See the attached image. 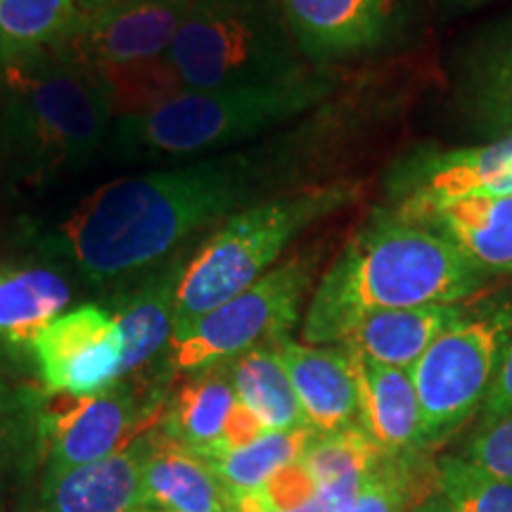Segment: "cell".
<instances>
[{
    "mask_svg": "<svg viewBox=\"0 0 512 512\" xmlns=\"http://www.w3.org/2000/svg\"><path fill=\"white\" fill-rule=\"evenodd\" d=\"M72 304V283L57 261H0V347L34 351V342Z\"/></svg>",
    "mask_w": 512,
    "mask_h": 512,
    "instance_id": "cell-17",
    "label": "cell"
},
{
    "mask_svg": "<svg viewBox=\"0 0 512 512\" xmlns=\"http://www.w3.org/2000/svg\"><path fill=\"white\" fill-rule=\"evenodd\" d=\"M294 145L292 138L268 140L117 178L27 240L91 285L114 290L238 211L285 192L280 188L297 166Z\"/></svg>",
    "mask_w": 512,
    "mask_h": 512,
    "instance_id": "cell-1",
    "label": "cell"
},
{
    "mask_svg": "<svg viewBox=\"0 0 512 512\" xmlns=\"http://www.w3.org/2000/svg\"><path fill=\"white\" fill-rule=\"evenodd\" d=\"M512 415V335L508 347L503 351L501 366H498L496 380L491 384V392L482 406V427L491 422Z\"/></svg>",
    "mask_w": 512,
    "mask_h": 512,
    "instance_id": "cell-32",
    "label": "cell"
},
{
    "mask_svg": "<svg viewBox=\"0 0 512 512\" xmlns=\"http://www.w3.org/2000/svg\"><path fill=\"white\" fill-rule=\"evenodd\" d=\"M79 15L74 0H0V60L57 46Z\"/></svg>",
    "mask_w": 512,
    "mask_h": 512,
    "instance_id": "cell-28",
    "label": "cell"
},
{
    "mask_svg": "<svg viewBox=\"0 0 512 512\" xmlns=\"http://www.w3.org/2000/svg\"><path fill=\"white\" fill-rule=\"evenodd\" d=\"M178 88H230L306 74L278 0H190L162 57Z\"/></svg>",
    "mask_w": 512,
    "mask_h": 512,
    "instance_id": "cell-6",
    "label": "cell"
},
{
    "mask_svg": "<svg viewBox=\"0 0 512 512\" xmlns=\"http://www.w3.org/2000/svg\"><path fill=\"white\" fill-rule=\"evenodd\" d=\"M437 491L451 512H512V479L453 456L439 460Z\"/></svg>",
    "mask_w": 512,
    "mask_h": 512,
    "instance_id": "cell-29",
    "label": "cell"
},
{
    "mask_svg": "<svg viewBox=\"0 0 512 512\" xmlns=\"http://www.w3.org/2000/svg\"><path fill=\"white\" fill-rule=\"evenodd\" d=\"M361 197V185L337 181L278 192L238 211L202 238L188 254L176 292V330L188 328L261 275L280 264V256L299 235Z\"/></svg>",
    "mask_w": 512,
    "mask_h": 512,
    "instance_id": "cell-5",
    "label": "cell"
},
{
    "mask_svg": "<svg viewBox=\"0 0 512 512\" xmlns=\"http://www.w3.org/2000/svg\"><path fill=\"white\" fill-rule=\"evenodd\" d=\"M349 351L358 387V425L387 456L425 451L420 403L408 370L384 366L354 349Z\"/></svg>",
    "mask_w": 512,
    "mask_h": 512,
    "instance_id": "cell-19",
    "label": "cell"
},
{
    "mask_svg": "<svg viewBox=\"0 0 512 512\" xmlns=\"http://www.w3.org/2000/svg\"><path fill=\"white\" fill-rule=\"evenodd\" d=\"M131 382L119 380L93 396L55 394L38 413V434L48 472L72 470L110 458L136 439L147 413Z\"/></svg>",
    "mask_w": 512,
    "mask_h": 512,
    "instance_id": "cell-10",
    "label": "cell"
},
{
    "mask_svg": "<svg viewBox=\"0 0 512 512\" xmlns=\"http://www.w3.org/2000/svg\"><path fill=\"white\" fill-rule=\"evenodd\" d=\"M261 434H266L264 425H261V422L254 418L252 411H249L247 406H242V403L235 399V406L228 415L226 430H223V437L219 441V446H216L211 453H207V456H204L202 460H211L216 456H223V453H228V451H238V448L252 444V441L259 439Z\"/></svg>",
    "mask_w": 512,
    "mask_h": 512,
    "instance_id": "cell-31",
    "label": "cell"
},
{
    "mask_svg": "<svg viewBox=\"0 0 512 512\" xmlns=\"http://www.w3.org/2000/svg\"><path fill=\"white\" fill-rule=\"evenodd\" d=\"M384 456L387 453L361 425H351L339 432L316 434L299 458V465L309 472L318 496L339 510L358 494Z\"/></svg>",
    "mask_w": 512,
    "mask_h": 512,
    "instance_id": "cell-24",
    "label": "cell"
},
{
    "mask_svg": "<svg viewBox=\"0 0 512 512\" xmlns=\"http://www.w3.org/2000/svg\"><path fill=\"white\" fill-rule=\"evenodd\" d=\"M437 491V465H427L422 451L384 456L358 494L337 512H413Z\"/></svg>",
    "mask_w": 512,
    "mask_h": 512,
    "instance_id": "cell-27",
    "label": "cell"
},
{
    "mask_svg": "<svg viewBox=\"0 0 512 512\" xmlns=\"http://www.w3.org/2000/svg\"><path fill=\"white\" fill-rule=\"evenodd\" d=\"M460 3H479V0H460Z\"/></svg>",
    "mask_w": 512,
    "mask_h": 512,
    "instance_id": "cell-37",
    "label": "cell"
},
{
    "mask_svg": "<svg viewBox=\"0 0 512 512\" xmlns=\"http://www.w3.org/2000/svg\"><path fill=\"white\" fill-rule=\"evenodd\" d=\"M465 304H425L370 313L339 344L384 366L411 370L448 328L467 316Z\"/></svg>",
    "mask_w": 512,
    "mask_h": 512,
    "instance_id": "cell-21",
    "label": "cell"
},
{
    "mask_svg": "<svg viewBox=\"0 0 512 512\" xmlns=\"http://www.w3.org/2000/svg\"><path fill=\"white\" fill-rule=\"evenodd\" d=\"M489 283L451 242L375 211L358 228L318 285L304 311V344H339L370 313L425 304H463Z\"/></svg>",
    "mask_w": 512,
    "mask_h": 512,
    "instance_id": "cell-2",
    "label": "cell"
},
{
    "mask_svg": "<svg viewBox=\"0 0 512 512\" xmlns=\"http://www.w3.org/2000/svg\"><path fill=\"white\" fill-rule=\"evenodd\" d=\"M512 335V302L467 311L408 370L420 403L422 448L444 444L484 406Z\"/></svg>",
    "mask_w": 512,
    "mask_h": 512,
    "instance_id": "cell-7",
    "label": "cell"
},
{
    "mask_svg": "<svg viewBox=\"0 0 512 512\" xmlns=\"http://www.w3.org/2000/svg\"><path fill=\"white\" fill-rule=\"evenodd\" d=\"M318 261V252L294 254L247 290L174 332L166 366L190 375L233 361L259 344L290 337L313 292Z\"/></svg>",
    "mask_w": 512,
    "mask_h": 512,
    "instance_id": "cell-8",
    "label": "cell"
},
{
    "mask_svg": "<svg viewBox=\"0 0 512 512\" xmlns=\"http://www.w3.org/2000/svg\"><path fill=\"white\" fill-rule=\"evenodd\" d=\"M275 349L290 375L306 425L318 434L358 425L354 363H351V351L344 344L313 347L285 337L275 342Z\"/></svg>",
    "mask_w": 512,
    "mask_h": 512,
    "instance_id": "cell-16",
    "label": "cell"
},
{
    "mask_svg": "<svg viewBox=\"0 0 512 512\" xmlns=\"http://www.w3.org/2000/svg\"><path fill=\"white\" fill-rule=\"evenodd\" d=\"M114 121L107 81L55 46L0 60V164L17 188L79 174L107 150Z\"/></svg>",
    "mask_w": 512,
    "mask_h": 512,
    "instance_id": "cell-3",
    "label": "cell"
},
{
    "mask_svg": "<svg viewBox=\"0 0 512 512\" xmlns=\"http://www.w3.org/2000/svg\"><path fill=\"white\" fill-rule=\"evenodd\" d=\"M138 512H166V510H147V508H140Z\"/></svg>",
    "mask_w": 512,
    "mask_h": 512,
    "instance_id": "cell-36",
    "label": "cell"
},
{
    "mask_svg": "<svg viewBox=\"0 0 512 512\" xmlns=\"http://www.w3.org/2000/svg\"><path fill=\"white\" fill-rule=\"evenodd\" d=\"M74 3L76 8H79V12H93V10L105 8V5L117 3V0H74Z\"/></svg>",
    "mask_w": 512,
    "mask_h": 512,
    "instance_id": "cell-35",
    "label": "cell"
},
{
    "mask_svg": "<svg viewBox=\"0 0 512 512\" xmlns=\"http://www.w3.org/2000/svg\"><path fill=\"white\" fill-rule=\"evenodd\" d=\"M188 8L190 0H117L81 12L55 48L100 76L131 72L162 60Z\"/></svg>",
    "mask_w": 512,
    "mask_h": 512,
    "instance_id": "cell-9",
    "label": "cell"
},
{
    "mask_svg": "<svg viewBox=\"0 0 512 512\" xmlns=\"http://www.w3.org/2000/svg\"><path fill=\"white\" fill-rule=\"evenodd\" d=\"M143 508L166 512H228V491L197 453L155 427L145 432Z\"/></svg>",
    "mask_w": 512,
    "mask_h": 512,
    "instance_id": "cell-20",
    "label": "cell"
},
{
    "mask_svg": "<svg viewBox=\"0 0 512 512\" xmlns=\"http://www.w3.org/2000/svg\"><path fill=\"white\" fill-rule=\"evenodd\" d=\"M316 434L318 432L309 425L287 432H266L238 451H228L223 456L207 460V465L230 494L254 491L275 472L299 463Z\"/></svg>",
    "mask_w": 512,
    "mask_h": 512,
    "instance_id": "cell-26",
    "label": "cell"
},
{
    "mask_svg": "<svg viewBox=\"0 0 512 512\" xmlns=\"http://www.w3.org/2000/svg\"><path fill=\"white\" fill-rule=\"evenodd\" d=\"M337 88L335 69L252 86L178 88L145 110L117 117L107 150L124 162L219 155L306 117Z\"/></svg>",
    "mask_w": 512,
    "mask_h": 512,
    "instance_id": "cell-4",
    "label": "cell"
},
{
    "mask_svg": "<svg viewBox=\"0 0 512 512\" xmlns=\"http://www.w3.org/2000/svg\"><path fill=\"white\" fill-rule=\"evenodd\" d=\"M235 406L230 361L197 373L174 394L162 415V430L176 444L204 458L219 446L228 415Z\"/></svg>",
    "mask_w": 512,
    "mask_h": 512,
    "instance_id": "cell-22",
    "label": "cell"
},
{
    "mask_svg": "<svg viewBox=\"0 0 512 512\" xmlns=\"http://www.w3.org/2000/svg\"><path fill=\"white\" fill-rule=\"evenodd\" d=\"M283 512H337L335 508H332V505L325 501L323 496H313L309 503H304V505H299V508H292V510H283Z\"/></svg>",
    "mask_w": 512,
    "mask_h": 512,
    "instance_id": "cell-33",
    "label": "cell"
},
{
    "mask_svg": "<svg viewBox=\"0 0 512 512\" xmlns=\"http://www.w3.org/2000/svg\"><path fill=\"white\" fill-rule=\"evenodd\" d=\"M460 458L491 475L512 479V415L484 425L467 441Z\"/></svg>",
    "mask_w": 512,
    "mask_h": 512,
    "instance_id": "cell-30",
    "label": "cell"
},
{
    "mask_svg": "<svg viewBox=\"0 0 512 512\" xmlns=\"http://www.w3.org/2000/svg\"><path fill=\"white\" fill-rule=\"evenodd\" d=\"M309 67L332 69L380 48L399 19V0H278Z\"/></svg>",
    "mask_w": 512,
    "mask_h": 512,
    "instance_id": "cell-12",
    "label": "cell"
},
{
    "mask_svg": "<svg viewBox=\"0 0 512 512\" xmlns=\"http://www.w3.org/2000/svg\"><path fill=\"white\" fill-rule=\"evenodd\" d=\"M145 434L98 463L48 472L41 512H138Z\"/></svg>",
    "mask_w": 512,
    "mask_h": 512,
    "instance_id": "cell-18",
    "label": "cell"
},
{
    "mask_svg": "<svg viewBox=\"0 0 512 512\" xmlns=\"http://www.w3.org/2000/svg\"><path fill=\"white\" fill-rule=\"evenodd\" d=\"M192 247L195 245L178 249L159 266L114 287L112 316L124 335L121 380L138 375L157 358L169 354L176 330V292Z\"/></svg>",
    "mask_w": 512,
    "mask_h": 512,
    "instance_id": "cell-14",
    "label": "cell"
},
{
    "mask_svg": "<svg viewBox=\"0 0 512 512\" xmlns=\"http://www.w3.org/2000/svg\"><path fill=\"white\" fill-rule=\"evenodd\" d=\"M392 207H430L479 195H512V133L489 145L422 152L389 178Z\"/></svg>",
    "mask_w": 512,
    "mask_h": 512,
    "instance_id": "cell-13",
    "label": "cell"
},
{
    "mask_svg": "<svg viewBox=\"0 0 512 512\" xmlns=\"http://www.w3.org/2000/svg\"><path fill=\"white\" fill-rule=\"evenodd\" d=\"M413 512H451V508H448V503L439 496L437 491V494H432L427 501H422Z\"/></svg>",
    "mask_w": 512,
    "mask_h": 512,
    "instance_id": "cell-34",
    "label": "cell"
},
{
    "mask_svg": "<svg viewBox=\"0 0 512 512\" xmlns=\"http://www.w3.org/2000/svg\"><path fill=\"white\" fill-rule=\"evenodd\" d=\"M235 399L247 406L266 432H287L306 425L290 375L275 342L259 344L230 361Z\"/></svg>",
    "mask_w": 512,
    "mask_h": 512,
    "instance_id": "cell-25",
    "label": "cell"
},
{
    "mask_svg": "<svg viewBox=\"0 0 512 512\" xmlns=\"http://www.w3.org/2000/svg\"><path fill=\"white\" fill-rule=\"evenodd\" d=\"M451 242L486 275L512 273V195H479L430 207H389Z\"/></svg>",
    "mask_w": 512,
    "mask_h": 512,
    "instance_id": "cell-15",
    "label": "cell"
},
{
    "mask_svg": "<svg viewBox=\"0 0 512 512\" xmlns=\"http://www.w3.org/2000/svg\"><path fill=\"white\" fill-rule=\"evenodd\" d=\"M31 354L50 394L93 396L121 380L124 335L112 311L83 304L57 316Z\"/></svg>",
    "mask_w": 512,
    "mask_h": 512,
    "instance_id": "cell-11",
    "label": "cell"
},
{
    "mask_svg": "<svg viewBox=\"0 0 512 512\" xmlns=\"http://www.w3.org/2000/svg\"><path fill=\"white\" fill-rule=\"evenodd\" d=\"M463 107L486 136L512 133V22L496 27L472 50L460 81Z\"/></svg>",
    "mask_w": 512,
    "mask_h": 512,
    "instance_id": "cell-23",
    "label": "cell"
}]
</instances>
